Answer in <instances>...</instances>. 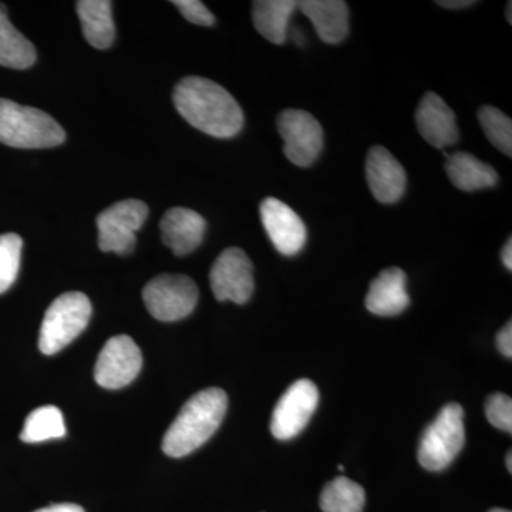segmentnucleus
<instances>
[{
    "instance_id": "nucleus-26",
    "label": "nucleus",
    "mask_w": 512,
    "mask_h": 512,
    "mask_svg": "<svg viewBox=\"0 0 512 512\" xmlns=\"http://www.w3.org/2000/svg\"><path fill=\"white\" fill-rule=\"evenodd\" d=\"M487 419L495 427L511 433L512 431V400L507 394L495 393L487 400L485 406Z\"/></svg>"
},
{
    "instance_id": "nucleus-20",
    "label": "nucleus",
    "mask_w": 512,
    "mask_h": 512,
    "mask_svg": "<svg viewBox=\"0 0 512 512\" xmlns=\"http://www.w3.org/2000/svg\"><path fill=\"white\" fill-rule=\"evenodd\" d=\"M298 8L293 0H258L252 8L256 30L274 45H284L289 35V20Z\"/></svg>"
},
{
    "instance_id": "nucleus-14",
    "label": "nucleus",
    "mask_w": 512,
    "mask_h": 512,
    "mask_svg": "<svg viewBox=\"0 0 512 512\" xmlns=\"http://www.w3.org/2000/svg\"><path fill=\"white\" fill-rule=\"evenodd\" d=\"M416 124L421 137L440 150L454 146L460 138L456 114L436 93L424 94L416 110Z\"/></svg>"
},
{
    "instance_id": "nucleus-28",
    "label": "nucleus",
    "mask_w": 512,
    "mask_h": 512,
    "mask_svg": "<svg viewBox=\"0 0 512 512\" xmlns=\"http://www.w3.org/2000/svg\"><path fill=\"white\" fill-rule=\"evenodd\" d=\"M497 346L498 350L505 357L511 359L512 357V323L508 322L507 325L504 326L503 329L500 330V333L497 335Z\"/></svg>"
},
{
    "instance_id": "nucleus-3",
    "label": "nucleus",
    "mask_w": 512,
    "mask_h": 512,
    "mask_svg": "<svg viewBox=\"0 0 512 512\" xmlns=\"http://www.w3.org/2000/svg\"><path fill=\"white\" fill-rule=\"evenodd\" d=\"M66 138L63 127L45 111L0 99V143L15 148H50Z\"/></svg>"
},
{
    "instance_id": "nucleus-27",
    "label": "nucleus",
    "mask_w": 512,
    "mask_h": 512,
    "mask_svg": "<svg viewBox=\"0 0 512 512\" xmlns=\"http://www.w3.org/2000/svg\"><path fill=\"white\" fill-rule=\"evenodd\" d=\"M173 5L180 10L181 15L188 22L194 23V25L207 26L208 28V26L215 23V16L200 0H175Z\"/></svg>"
},
{
    "instance_id": "nucleus-16",
    "label": "nucleus",
    "mask_w": 512,
    "mask_h": 512,
    "mask_svg": "<svg viewBox=\"0 0 512 512\" xmlns=\"http://www.w3.org/2000/svg\"><path fill=\"white\" fill-rule=\"evenodd\" d=\"M407 278L397 266L384 269L373 279L366 295L367 311L377 316H396L410 305Z\"/></svg>"
},
{
    "instance_id": "nucleus-21",
    "label": "nucleus",
    "mask_w": 512,
    "mask_h": 512,
    "mask_svg": "<svg viewBox=\"0 0 512 512\" xmlns=\"http://www.w3.org/2000/svg\"><path fill=\"white\" fill-rule=\"evenodd\" d=\"M35 62V46L10 23L8 10L0 5V66L23 70Z\"/></svg>"
},
{
    "instance_id": "nucleus-19",
    "label": "nucleus",
    "mask_w": 512,
    "mask_h": 512,
    "mask_svg": "<svg viewBox=\"0 0 512 512\" xmlns=\"http://www.w3.org/2000/svg\"><path fill=\"white\" fill-rule=\"evenodd\" d=\"M77 13L87 42L99 50L109 49L116 37L113 10L109 0H80Z\"/></svg>"
},
{
    "instance_id": "nucleus-32",
    "label": "nucleus",
    "mask_w": 512,
    "mask_h": 512,
    "mask_svg": "<svg viewBox=\"0 0 512 512\" xmlns=\"http://www.w3.org/2000/svg\"><path fill=\"white\" fill-rule=\"evenodd\" d=\"M505 461H507V468L510 473H512V453L511 451H508L507 458H505Z\"/></svg>"
},
{
    "instance_id": "nucleus-12",
    "label": "nucleus",
    "mask_w": 512,
    "mask_h": 512,
    "mask_svg": "<svg viewBox=\"0 0 512 512\" xmlns=\"http://www.w3.org/2000/svg\"><path fill=\"white\" fill-rule=\"evenodd\" d=\"M261 220L274 247L285 256L299 254L305 247L306 227L302 218L278 198H265Z\"/></svg>"
},
{
    "instance_id": "nucleus-13",
    "label": "nucleus",
    "mask_w": 512,
    "mask_h": 512,
    "mask_svg": "<svg viewBox=\"0 0 512 512\" xmlns=\"http://www.w3.org/2000/svg\"><path fill=\"white\" fill-rule=\"evenodd\" d=\"M366 178L373 197L382 204L399 201L406 191V171L384 147L370 148L367 153Z\"/></svg>"
},
{
    "instance_id": "nucleus-11",
    "label": "nucleus",
    "mask_w": 512,
    "mask_h": 512,
    "mask_svg": "<svg viewBox=\"0 0 512 512\" xmlns=\"http://www.w3.org/2000/svg\"><path fill=\"white\" fill-rule=\"evenodd\" d=\"M143 367V355L127 335L114 336L101 349L94 377L104 389L116 390L133 382Z\"/></svg>"
},
{
    "instance_id": "nucleus-18",
    "label": "nucleus",
    "mask_w": 512,
    "mask_h": 512,
    "mask_svg": "<svg viewBox=\"0 0 512 512\" xmlns=\"http://www.w3.org/2000/svg\"><path fill=\"white\" fill-rule=\"evenodd\" d=\"M446 173L451 183L461 191L484 190L498 183L497 171L466 151L447 156Z\"/></svg>"
},
{
    "instance_id": "nucleus-17",
    "label": "nucleus",
    "mask_w": 512,
    "mask_h": 512,
    "mask_svg": "<svg viewBox=\"0 0 512 512\" xmlns=\"http://www.w3.org/2000/svg\"><path fill=\"white\" fill-rule=\"evenodd\" d=\"M298 8L328 45H338L348 36L349 8L342 0H303Z\"/></svg>"
},
{
    "instance_id": "nucleus-2",
    "label": "nucleus",
    "mask_w": 512,
    "mask_h": 512,
    "mask_svg": "<svg viewBox=\"0 0 512 512\" xmlns=\"http://www.w3.org/2000/svg\"><path fill=\"white\" fill-rule=\"evenodd\" d=\"M227 409V393L218 387L194 394L165 433L164 453L178 458L200 448L221 426Z\"/></svg>"
},
{
    "instance_id": "nucleus-5",
    "label": "nucleus",
    "mask_w": 512,
    "mask_h": 512,
    "mask_svg": "<svg viewBox=\"0 0 512 512\" xmlns=\"http://www.w3.org/2000/svg\"><path fill=\"white\" fill-rule=\"evenodd\" d=\"M463 407L457 403L446 404L436 420L421 437L419 461L429 471H441L453 463L464 446Z\"/></svg>"
},
{
    "instance_id": "nucleus-9",
    "label": "nucleus",
    "mask_w": 512,
    "mask_h": 512,
    "mask_svg": "<svg viewBox=\"0 0 512 512\" xmlns=\"http://www.w3.org/2000/svg\"><path fill=\"white\" fill-rule=\"evenodd\" d=\"M210 282L217 301L244 305L251 299L255 288L251 259L242 249H225L212 265Z\"/></svg>"
},
{
    "instance_id": "nucleus-23",
    "label": "nucleus",
    "mask_w": 512,
    "mask_h": 512,
    "mask_svg": "<svg viewBox=\"0 0 512 512\" xmlns=\"http://www.w3.org/2000/svg\"><path fill=\"white\" fill-rule=\"evenodd\" d=\"M66 436L63 413L56 406H43L26 417L20 440L25 443L62 439Z\"/></svg>"
},
{
    "instance_id": "nucleus-30",
    "label": "nucleus",
    "mask_w": 512,
    "mask_h": 512,
    "mask_svg": "<svg viewBox=\"0 0 512 512\" xmlns=\"http://www.w3.org/2000/svg\"><path fill=\"white\" fill-rule=\"evenodd\" d=\"M437 5L441 8L460 10L470 8V6L476 5V2H471V0H440Z\"/></svg>"
},
{
    "instance_id": "nucleus-22",
    "label": "nucleus",
    "mask_w": 512,
    "mask_h": 512,
    "mask_svg": "<svg viewBox=\"0 0 512 512\" xmlns=\"http://www.w3.org/2000/svg\"><path fill=\"white\" fill-rule=\"evenodd\" d=\"M365 501V490L346 477L330 481L320 494V508L323 512H362Z\"/></svg>"
},
{
    "instance_id": "nucleus-33",
    "label": "nucleus",
    "mask_w": 512,
    "mask_h": 512,
    "mask_svg": "<svg viewBox=\"0 0 512 512\" xmlns=\"http://www.w3.org/2000/svg\"><path fill=\"white\" fill-rule=\"evenodd\" d=\"M511 9H512V5H511V2H510V3H508V6H507V10H508V12H507V19H508V23H510V25L512 23V20H511Z\"/></svg>"
},
{
    "instance_id": "nucleus-25",
    "label": "nucleus",
    "mask_w": 512,
    "mask_h": 512,
    "mask_svg": "<svg viewBox=\"0 0 512 512\" xmlns=\"http://www.w3.org/2000/svg\"><path fill=\"white\" fill-rule=\"evenodd\" d=\"M22 248L18 234L0 235V293L8 291L18 278Z\"/></svg>"
},
{
    "instance_id": "nucleus-15",
    "label": "nucleus",
    "mask_w": 512,
    "mask_h": 512,
    "mask_svg": "<svg viewBox=\"0 0 512 512\" xmlns=\"http://www.w3.org/2000/svg\"><path fill=\"white\" fill-rule=\"evenodd\" d=\"M161 239L177 256H185L200 247L207 221L190 208H171L160 222Z\"/></svg>"
},
{
    "instance_id": "nucleus-24",
    "label": "nucleus",
    "mask_w": 512,
    "mask_h": 512,
    "mask_svg": "<svg viewBox=\"0 0 512 512\" xmlns=\"http://www.w3.org/2000/svg\"><path fill=\"white\" fill-rule=\"evenodd\" d=\"M478 121L490 143L501 153L511 157L512 121L510 117L495 107L484 106L478 110Z\"/></svg>"
},
{
    "instance_id": "nucleus-6",
    "label": "nucleus",
    "mask_w": 512,
    "mask_h": 512,
    "mask_svg": "<svg viewBox=\"0 0 512 512\" xmlns=\"http://www.w3.org/2000/svg\"><path fill=\"white\" fill-rule=\"evenodd\" d=\"M198 296V286L190 276L177 274L158 275L143 291L148 312L161 322H177L190 316Z\"/></svg>"
},
{
    "instance_id": "nucleus-8",
    "label": "nucleus",
    "mask_w": 512,
    "mask_h": 512,
    "mask_svg": "<svg viewBox=\"0 0 512 512\" xmlns=\"http://www.w3.org/2000/svg\"><path fill=\"white\" fill-rule=\"evenodd\" d=\"M284 138V153L298 167H309L318 160L323 150V128L311 113L305 110L282 111L276 121Z\"/></svg>"
},
{
    "instance_id": "nucleus-10",
    "label": "nucleus",
    "mask_w": 512,
    "mask_h": 512,
    "mask_svg": "<svg viewBox=\"0 0 512 512\" xmlns=\"http://www.w3.org/2000/svg\"><path fill=\"white\" fill-rule=\"evenodd\" d=\"M319 403L318 387L308 379L289 386L272 414L271 431L275 439L291 440L308 426Z\"/></svg>"
},
{
    "instance_id": "nucleus-4",
    "label": "nucleus",
    "mask_w": 512,
    "mask_h": 512,
    "mask_svg": "<svg viewBox=\"0 0 512 512\" xmlns=\"http://www.w3.org/2000/svg\"><path fill=\"white\" fill-rule=\"evenodd\" d=\"M92 303L82 292H66L53 301L45 313L39 335V349L56 355L89 325Z\"/></svg>"
},
{
    "instance_id": "nucleus-1",
    "label": "nucleus",
    "mask_w": 512,
    "mask_h": 512,
    "mask_svg": "<svg viewBox=\"0 0 512 512\" xmlns=\"http://www.w3.org/2000/svg\"><path fill=\"white\" fill-rule=\"evenodd\" d=\"M173 100L185 121L208 136L231 138L244 127L238 101L210 79L185 77L175 86Z\"/></svg>"
},
{
    "instance_id": "nucleus-31",
    "label": "nucleus",
    "mask_w": 512,
    "mask_h": 512,
    "mask_svg": "<svg viewBox=\"0 0 512 512\" xmlns=\"http://www.w3.org/2000/svg\"><path fill=\"white\" fill-rule=\"evenodd\" d=\"M501 259L508 271H512V241L508 238L507 244L504 245L503 252H501Z\"/></svg>"
},
{
    "instance_id": "nucleus-34",
    "label": "nucleus",
    "mask_w": 512,
    "mask_h": 512,
    "mask_svg": "<svg viewBox=\"0 0 512 512\" xmlns=\"http://www.w3.org/2000/svg\"><path fill=\"white\" fill-rule=\"evenodd\" d=\"M490 512H511L508 510H503V508H493Z\"/></svg>"
},
{
    "instance_id": "nucleus-7",
    "label": "nucleus",
    "mask_w": 512,
    "mask_h": 512,
    "mask_svg": "<svg viewBox=\"0 0 512 512\" xmlns=\"http://www.w3.org/2000/svg\"><path fill=\"white\" fill-rule=\"evenodd\" d=\"M147 217L148 207L140 200L120 201L101 212L97 217L101 251L130 255L136 248V232Z\"/></svg>"
},
{
    "instance_id": "nucleus-29",
    "label": "nucleus",
    "mask_w": 512,
    "mask_h": 512,
    "mask_svg": "<svg viewBox=\"0 0 512 512\" xmlns=\"http://www.w3.org/2000/svg\"><path fill=\"white\" fill-rule=\"evenodd\" d=\"M35 512H84V510L80 505L66 503L49 505V507L40 508Z\"/></svg>"
}]
</instances>
